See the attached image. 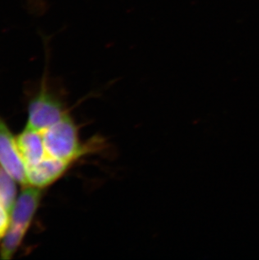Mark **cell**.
Masks as SVG:
<instances>
[{"instance_id": "8992f818", "label": "cell", "mask_w": 259, "mask_h": 260, "mask_svg": "<svg viewBox=\"0 0 259 260\" xmlns=\"http://www.w3.org/2000/svg\"><path fill=\"white\" fill-rule=\"evenodd\" d=\"M41 193L36 188H26L16 202L11 217L12 225L28 228L32 216L37 210Z\"/></svg>"}, {"instance_id": "5b68a950", "label": "cell", "mask_w": 259, "mask_h": 260, "mask_svg": "<svg viewBox=\"0 0 259 260\" xmlns=\"http://www.w3.org/2000/svg\"><path fill=\"white\" fill-rule=\"evenodd\" d=\"M18 150L27 168L39 164L47 153L42 133L27 127L17 138Z\"/></svg>"}, {"instance_id": "6da1fadb", "label": "cell", "mask_w": 259, "mask_h": 260, "mask_svg": "<svg viewBox=\"0 0 259 260\" xmlns=\"http://www.w3.org/2000/svg\"><path fill=\"white\" fill-rule=\"evenodd\" d=\"M42 136L48 156L71 162L89 153L103 152L106 147L104 138L99 137L81 143L76 125L69 116L42 131Z\"/></svg>"}, {"instance_id": "9c48e42d", "label": "cell", "mask_w": 259, "mask_h": 260, "mask_svg": "<svg viewBox=\"0 0 259 260\" xmlns=\"http://www.w3.org/2000/svg\"><path fill=\"white\" fill-rule=\"evenodd\" d=\"M7 214V211L0 206V237H2L9 225V217Z\"/></svg>"}, {"instance_id": "3957f363", "label": "cell", "mask_w": 259, "mask_h": 260, "mask_svg": "<svg viewBox=\"0 0 259 260\" xmlns=\"http://www.w3.org/2000/svg\"><path fill=\"white\" fill-rule=\"evenodd\" d=\"M0 164L8 174L20 182L26 184L27 169L18 150L17 143L11 133L0 119Z\"/></svg>"}, {"instance_id": "52a82bcc", "label": "cell", "mask_w": 259, "mask_h": 260, "mask_svg": "<svg viewBox=\"0 0 259 260\" xmlns=\"http://www.w3.org/2000/svg\"><path fill=\"white\" fill-rule=\"evenodd\" d=\"M15 194V182L7 173L0 169V206L7 211L8 214L12 212Z\"/></svg>"}, {"instance_id": "277c9868", "label": "cell", "mask_w": 259, "mask_h": 260, "mask_svg": "<svg viewBox=\"0 0 259 260\" xmlns=\"http://www.w3.org/2000/svg\"><path fill=\"white\" fill-rule=\"evenodd\" d=\"M72 164L47 155L39 164L27 168L28 183L33 186H47L61 177Z\"/></svg>"}, {"instance_id": "7a4b0ae2", "label": "cell", "mask_w": 259, "mask_h": 260, "mask_svg": "<svg viewBox=\"0 0 259 260\" xmlns=\"http://www.w3.org/2000/svg\"><path fill=\"white\" fill-rule=\"evenodd\" d=\"M29 124L27 127L44 131L69 116L61 101L50 92L46 81L42 82L39 93L29 104Z\"/></svg>"}, {"instance_id": "ba28073f", "label": "cell", "mask_w": 259, "mask_h": 260, "mask_svg": "<svg viewBox=\"0 0 259 260\" xmlns=\"http://www.w3.org/2000/svg\"><path fill=\"white\" fill-rule=\"evenodd\" d=\"M28 228L22 226H16L12 225L10 226V230L5 236V240L3 243L2 251H1V257L5 259L11 258L16 250L18 246L20 244L22 239L23 236Z\"/></svg>"}]
</instances>
